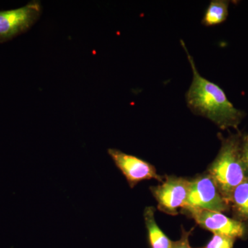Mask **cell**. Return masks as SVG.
<instances>
[{"label": "cell", "instance_id": "obj_1", "mask_svg": "<svg viewBox=\"0 0 248 248\" xmlns=\"http://www.w3.org/2000/svg\"><path fill=\"white\" fill-rule=\"evenodd\" d=\"M180 42L192 71V83L186 94L187 107L195 115L208 119L222 130L238 129L246 112L234 107L219 86L201 76L186 44L183 40Z\"/></svg>", "mask_w": 248, "mask_h": 248}, {"label": "cell", "instance_id": "obj_2", "mask_svg": "<svg viewBox=\"0 0 248 248\" xmlns=\"http://www.w3.org/2000/svg\"><path fill=\"white\" fill-rule=\"evenodd\" d=\"M241 135L239 131L228 138L220 135L221 148L208 169V174L228 205L233 190L248 176L241 156Z\"/></svg>", "mask_w": 248, "mask_h": 248}, {"label": "cell", "instance_id": "obj_3", "mask_svg": "<svg viewBox=\"0 0 248 248\" xmlns=\"http://www.w3.org/2000/svg\"><path fill=\"white\" fill-rule=\"evenodd\" d=\"M229 208L230 205L222 197L210 174H203L190 181L184 210L194 209L223 213Z\"/></svg>", "mask_w": 248, "mask_h": 248}, {"label": "cell", "instance_id": "obj_4", "mask_svg": "<svg viewBox=\"0 0 248 248\" xmlns=\"http://www.w3.org/2000/svg\"><path fill=\"white\" fill-rule=\"evenodd\" d=\"M40 1H32L23 7L0 11V43L9 42L24 33L40 19Z\"/></svg>", "mask_w": 248, "mask_h": 248}, {"label": "cell", "instance_id": "obj_5", "mask_svg": "<svg viewBox=\"0 0 248 248\" xmlns=\"http://www.w3.org/2000/svg\"><path fill=\"white\" fill-rule=\"evenodd\" d=\"M197 224L213 234L225 235L234 239L246 240L248 237L247 223L230 218L218 212L203 210H186Z\"/></svg>", "mask_w": 248, "mask_h": 248}, {"label": "cell", "instance_id": "obj_6", "mask_svg": "<svg viewBox=\"0 0 248 248\" xmlns=\"http://www.w3.org/2000/svg\"><path fill=\"white\" fill-rule=\"evenodd\" d=\"M190 181L182 177H166L161 185L151 187L158 203V209L170 215H177L178 209L185 206Z\"/></svg>", "mask_w": 248, "mask_h": 248}, {"label": "cell", "instance_id": "obj_7", "mask_svg": "<svg viewBox=\"0 0 248 248\" xmlns=\"http://www.w3.org/2000/svg\"><path fill=\"white\" fill-rule=\"evenodd\" d=\"M108 153L131 188L139 183L150 179L163 182V178L157 174L154 166L144 160L114 148H109Z\"/></svg>", "mask_w": 248, "mask_h": 248}, {"label": "cell", "instance_id": "obj_8", "mask_svg": "<svg viewBox=\"0 0 248 248\" xmlns=\"http://www.w3.org/2000/svg\"><path fill=\"white\" fill-rule=\"evenodd\" d=\"M155 212L153 207H147L143 213L150 246L151 248H171L172 241L158 226L155 221Z\"/></svg>", "mask_w": 248, "mask_h": 248}, {"label": "cell", "instance_id": "obj_9", "mask_svg": "<svg viewBox=\"0 0 248 248\" xmlns=\"http://www.w3.org/2000/svg\"><path fill=\"white\" fill-rule=\"evenodd\" d=\"M229 205L235 219L248 224V175L233 190Z\"/></svg>", "mask_w": 248, "mask_h": 248}, {"label": "cell", "instance_id": "obj_10", "mask_svg": "<svg viewBox=\"0 0 248 248\" xmlns=\"http://www.w3.org/2000/svg\"><path fill=\"white\" fill-rule=\"evenodd\" d=\"M230 4L231 1L228 0L210 1L202 19V24L205 27H214L224 22L228 17Z\"/></svg>", "mask_w": 248, "mask_h": 248}, {"label": "cell", "instance_id": "obj_11", "mask_svg": "<svg viewBox=\"0 0 248 248\" xmlns=\"http://www.w3.org/2000/svg\"><path fill=\"white\" fill-rule=\"evenodd\" d=\"M236 239L225 235L214 234L203 248H234Z\"/></svg>", "mask_w": 248, "mask_h": 248}, {"label": "cell", "instance_id": "obj_12", "mask_svg": "<svg viewBox=\"0 0 248 248\" xmlns=\"http://www.w3.org/2000/svg\"><path fill=\"white\" fill-rule=\"evenodd\" d=\"M191 232L192 231H186L183 228L182 234L180 239L177 241H172V248H192L190 242H189V236H190Z\"/></svg>", "mask_w": 248, "mask_h": 248}, {"label": "cell", "instance_id": "obj_13", "mask_svg": "<svg viewBox=\"0 0 248 248\" xmlns=\"http://www.w3.org/2000/svg\"><path fill=\"white\" fill-rule=\"evenodd\" d=\"M241 149L243 161L248 175V134L242 133L241 135Z\"/></svg>", "mask_w": 248, "mask_h": 248}]
</instances>
